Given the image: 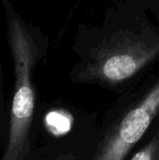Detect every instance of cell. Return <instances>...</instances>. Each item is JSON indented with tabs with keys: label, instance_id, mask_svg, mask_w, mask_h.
Returning <instances> with one entry per match:
<instances>
[{
	"label": "cell",
	"instance_id": "1",
	"mask_svg": "<svg viewBox=\"0 0 159 160\" xmlns=\"http://www.w3.org/2000/svg\"><path fill=\"white\" fill-rule=\"evenodd\" d=\"M77 61L70 78L77 84L115 87L138 75L159 58V33L141 0L118 1L100 23H80L73 37Z\"/></svg>",
	"mask_w": 159,
	"mask_h": 160
},
{
	"label": "cell",
	"instance_id": "2",
	"mask_svg": "<svg viewBox=\"0 0 159 160\" xmlns=\"http://www.w3.org/2000/svg\"><path fill=\"white\" fill-rule=\"evenodd\" d=\"M6 36L13 69V96L8 143L1 160H24L35 111L34 73L47 55L48 36L22 17L11 0H1Z\"/></svg>",
	"mask_w": 159,
	"mask_h": 160
},
{
	"label": "cell",
	"instance_id": "3",
	"mask_svg": "<svg viewBox=\"0 0 159 160\" xmlns=\"http://www.w3.org/2000/svg\"><path fill=\"white\" fill-rule=\"evenodd\" d=\"M159 112V78L142 99L124 114L104 141L92 160H124L144 136Z\"/></svg>",
	"mask_w": 159,
	"mask_h": 160
},
{
	"label": "cell",
	"instance_id": "4",
	"mask_svg": "<svg viewBox=\"0 0 159 160\" xmlns=\"http://www.w3.org/2000/svg\"><path fill=\"white\" fill-rule=\"evenodd\" d=\"M131 160H159V127L151 141L138 150Z\"/></svg>",
	"mask_w": 159,
	"mask_h": 160
},
{
	"label": "cell",
	"instance_id": "5",
	"mask_svg": "<svg viewBox=\"0 0 159 160\" xmlns=\"http://www.w3.org/2000/svg\"><path fill=\"white\" fill-rule=\"evenodd\" d=\"M55 160H74V155L72 152H66V154L58 156Z\"/></svg>",
	"mask_w": 159,
	"mask_h": 160
},
{
	"label": "cell",
	"instance_id": "6",
	"mask_svg": "<svg viewBox=\"0 0 159 160\" xmlns=\"http://www.w3.org/2000/svg\"><path fill=\"white\" fill-rule=\"evenodd\" d=\"M0 101H1V73H0Z\"/></svg>",
	"mask_w": 159,
	"mask_h": 160
},
{
	"label": "cell",
	"instance_id": "7",
	"mask_svg": "<svg viewBox=\"0 0 159 160\" xmlns=\"http://www.w3.org/2000/svg\"><path fill=\"white\" fill-rule=\"evenodd\" d=\"M155 1H156V2H157V3L159 4V0H155Z\"/></svg>",
	"mask_w": 159,
	"mask_h": 160
}]
</instances>
